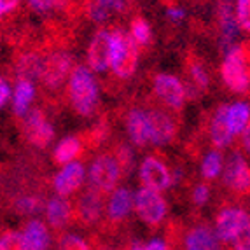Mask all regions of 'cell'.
Returning a JSON list of instances; mask_svg holds the SVG:
<instances>
[{
  "mask_svg": "<svg viewBox=\"0 0 250 250\" xmlns=\"http://www.w3.org/2000/svg\"><path fill=\"white\" fill-rule=\"evenodd\" d=\"M222 81L228 88L236 95L249 93L250 86V70H249V54L245 46L233 44L224 51V58L221 65Z\"/></svg>",
  "mask_w": 250,
  "mask_h": 250,
  "instance_id": "2",
  "label": "cell"
},
{
  "mask_svg": "<svg viewBox=\"0 0 250 250\" xmlns=\"http://www.w3.org/2000/svg\"><path fill=\"white\" fill-rule=\"evenodd\" d=\"M191 198L192 203L196 205V207H205L210 201V198H212V189H210V186L207 182H200L192 189Z\"/></svg>",
  "mask_w": 250,
  "mask_h": 250,
  "instance_id": "35",
  "label": "cell"
},
{
  "mask_svg": "<svg viewBox=\"0 0 250 250\" xmlns=\"http://www.w3.org/2000/svg\"><path fill=\"white\" fill-rule=\"evenodd\" d=\"M212 228L222 245H231L240 234L250 231V213L245 207L228 205L217 212Z\"/></svg>",
  "mask_w": 250,
  "mask_h": 250,
  "instance_id": "5",
  "label": "cell"
},
{
  "mask_svg": "<svg viewBox=\"0 0 250 250\" xmlns=\"http://www.w3.org/2000/svg\"><path fill=\"white\" fill-rule=\"evenodd\" d=\"M189 77H191V83L194 84V88L196 89L208 88L210 75H208V72H207V68H205L200 62L189 63Z\"/></svg>",
  "mask_w": 250,
  "mask_h": 250,
  "instance_id": "31",
  "label": "cell"
},
{
  "mask_svg": "<svg viewBox=\"0 0 250 250\" xmlns=\"http://www.w3.org/2000/svg\"><path fill=\"white\" fill-rule=\"evenodd\" d=\"M23 133L25 138L35 147H46L53 142L54 128L49 123L44 112L39 108H32L25 117H23Z\"/></svg>",
  "mask_w": 250,
  "mask_h": 250,
  "instance_id": "13",
  "label": "cell"
},
{
  "mask_svg": "<svg viewBox=\"0 0 250 250\" xmlns=\"http://www.w3.org/2000/svg\"><path fill=\"white\" fill-rule=\"evenodd\" d=\"M11 91H13L11 84L7 83V79H4V77L0 75V108H4L5 105L9 104V100H11Z\"/></svg>",
  "mask_w": 250,
  "mask_h": 250,
  "instance_id": "38",
  "label": "cell"
},
{
  "mask_svg": "<svg viewBox=\"0 0 250 250\" xmlns=\"http://www.w3.org/2000/svg\"><path fill=\"white\" fill-rule=\"evenodd\" d=\"M5 14V9H4V5H2V2H0V18L4 16Z\"/></svg>",
  "mask_w": 250,
  "mask_h": 250,
  "instance_id": "43",
  "label": "cell"
},
{
  "mask_svg": "<svg viewBox=\"0 0 250 250\" xmlns=\"http://www.w3.org/2000/svg\"><path fill=\"white\" fill-rule=\"evenodd\" d=\"M126 250H129V249H126Z\"/></svg>",
  "mask_w": 250,
  "mask_h": 250,
  "instance_id": "44",
  "label": "cell"
},
{
  "mask_svg": "<svg viewBox=\"0 0 250 250\" xmlns=\"http://www.w3.org/2000/svg\"><path fill=\"white\" fill-rule=\"evenodd\" d=\"M129 250H171L170 242L161 234H154V236L147 238V240H135Z\"/></svg>",
  "mask_w": 250,
  "mask_h": 250,
  "instance_id": "29",
  "label": "cell"
},
{
  "mask_svg": "<svg viewBox=\"0 0 250 250\" xmlns=\"http://www.w3.org/2000/svg\"><path fill=\"white\" fill-rule=\"evenodd\" d=\"M222 168H224V154L222 150L212 149L201 158L200 173L203 180H217L221 177Z\"/></svg>",
  "mask_w": 250,
  "mask_h": 250,
  "instance_id": "26",
  "label": "cell"
},
{
  "mask_svg": "<svg viewBox=\"0 0 250 250\" xmlns=\"http://www.w3.org/2000/svg\"><path fill=\"white\" fill-rule=\"evenodd\" d=\"M89 18H91V21H95V23H98V25H104V23H107L108 18H110V13H108V9H105L104 5L96 4V2H91L89 4Z\"/></svg>",
  "mask_w": 250,
  "mask_h": 250,
  "instance_id": "36",
  "label": "cell"
},
{
  "mask_svg": "<svg viewBox=\"0 0 250 250\" xmlns=\"http://www.w3.org/2000/svg\"><path fill=\"white\" fill-rule=\"evenodd\" d=\"M110 34H112V54H110L108 70L119 79H129L137 72L140 47L131 41V37L125 30L114 28L110 30Z\"/></svg>",
  "mask_w": 250,
  "mask_h": 250,
  "instance_id": "3",
  "label": "cell"
},
{
  "mask_svg": "<svg viewBox=\"0 0 250 250\" xmlns=\"http://www.w3.org/2000/svg\"><path fill=\"white\" fill-rule=\"evenodd\" d=\"M86 184V167L84 163L75 159L67 165H62L53 177V191L56 196L72 198L81 191Z\"/></svg>",
  "mask_w": 250,
  "mask_h": 250,
  "instance_id": "9",
  "label": "cell"
},
{
  "mask_svg": "<svg viewBox=\"0 0 250 250\" xmlns=\"http://www.w3.org/2000/svg\"><path fill=\"white\" fill-rule=\"evenodd\" d=\"M177 135V123L168 112L161 108L149 110V144L154 147H165L173 142Z\"/></svg>",
  "mask_w": 250,
  "mask_h": 250,
  "instance_id": "14",
  "label": "cell"
},
{
  "mask_svg": "<svg viewBox=\"0 0 250 250\" xmlns=\"http://www.w3.org/2000/svg\"><path fill=\"white\" fill-rule=\"evenodd\" d=\"M138 179L140 186L152 191L165 192L170 188H173L171 180V170L163 159L158 156H146L138 167Z\"/></svg>",
  "mask_w": 250,
  "mask_h": 250,
  "instance_id": "7",
  "label": "cell"
},
{
  "mask_svg": "<svg viewBox=\"0 0 250 250\" xmlns=\"http://www.w3.org/2000/svg\"><path fill=\"white\" fill-rule=\"evenodd\" d=\"M152 91L171 110H180L188 102V88L180 77L173 74H158L152 81Z\"/></svg>",
  "mask_w": 250,
  "mask_h": 250,
  "instance_id": "8",
  "label": "cell"
},
{
  "mask_svg": "<svg viewBox=\"0 0 250 250\" xmlns=\"http://www.w3.org/2000/svg\"><path fill=\"white\" fill-rule=\"evenodd\" d=\"M167 18L171 23H182L186 20V11L179 5H170V7H167Z\"/></svg>",
  "mask_w": 250,
  "mask_h": 250,
  "instance_id": "39",
  "label": "cell"
},
{
  "mask_svg": "<svg viewBox=\"0 0 250 250\" xmlns=\"http://www.w3.org/2000/svg\"><path fill=\"white\" fill-rule=\"evenodd\" d=\"M104 205L105 200L100 192L88 188V191L83 192V196L74 207V215L79 217L83 224H95L104 215Z\"/></svg>",
  "mask_w": 250,
  "mask_h": 250,
  "instance_id": "19",
  "label": "cell"
},
{
  "mask_svg": "<svg viewBox=\"0 0 250 250\" xmlns=\"http://www.w3.org/2000/svg\"><path fill=\"white\" fill-rule=\"evenodd\" d=\"M93 2H96V4L104 5L105 9H108V13H123L126 9V5H128V2L126 0H93Z\"/></svg>",
  "mask_w": 250,
  "mask_h": 250,
  "instance_id": "37",
  "label": "cell"
},
{
  "mask_svg": "<svg viewBox=\"0 0 250 250\" xmlns=\"http://www.w3.org/2000/svg\"><path fill=\"white\" fill-rule=\"evenodd\" d=\"M217 13H219V26H221V34H222V44L228 49L233 44H236L234 41L240 35V28H238V23L234 20V13H233V2L231 0H222L221 4H219V7H217Z\"/></svg>",
  "mask_w": 250,
  "mask_h": 250,
  "instance_id": "24",
  "label": "cell"
},
{
  "mask_svg": "<svg viewBox=\"0 0 250 250\" xmlns=\"http://www.w3.org/2000/svg\"><path fill=\"white\" fill-rule=\"evenodd\" d=\"M81 152H83V144H81L79 137L68 135V137L62 138V140L54 146L53 158H54V161L62 167V165H67V163L79 159Z\"/></svg>",
  "mask_w": 250,
  "mask_h": 250,
  "instance_id": "25",
  "label": "cell"
},
{
  "mask_svg": "<svg viewBox=\"0 0 250 250\" xmlns=\"http://www.w3.org/2000/svg\"><path fill=\"white\" fill-rule=\"evenodd\" d=\"M126 133L133 146H149V110L140 107L131 108L126 116Z\"/></svg>",
  "mask_w": 250,
  "mask_h": 250,
  "instance_id": "20",
  "label": "cell"
},
{
  "mask_svg": "<svg viewBox=\"0 0 250 250\" xmlns=\"http://www.w3.org/2000/svg\"><path fill=\"white\" fill-rule=\"evenodd\" d=\"M123 177V168L119 159L112 154H102L91 161L86 170V180L89 189L100 192L102 196L108 194L110 191L119 186Z\"/></svg>",
  "mask_w": 250,
  "mask_h": 250,
  "instance_id": "4",
  "label": "cell"
},
{
  "mask_svg": "<svg viewBox=\"0 0 250 250\" xmlns=\"http://www.w3.org/2000/svg\"><path fill=\"white\" fill-rule=\"evenodd\" d=\"M128 35L131 37V41L137 44L138 47L149 46L150 41H152V28H150V23L146 18H135L129 25Z\"/></svg>",
  "mask_w": 250,
  "mask_h": 250,
  "instance_id": "27",
  "label": "cell"
},
{
  "mask_svg": "<svg viewBox=\"0 0 250 250\" xmlns=\"http://www.w3.org/2000/svg\"><path fill=\"white\" fill-rule=\"evenodd\" d=\"M182 250H224L215 231L208 224L191 226L182 236Z\"/></svg>",
  "mask_w": 250,
  "mask_h": 250,
  "instance_id": "18",
  "label": "cell"
},
{
  "mask_svg": "<svg viewBox=\"0 0 250 250\" xmlns=\"http://www.w3.org/2000/svg\"><path fill=\"white\" fill-rule=\"evenodd\" d=\"M0 250H28L18 229H9L0 234Z\"/></svg>",
  "mask_w": 250,
  "mask_h": 250,
  "instance_id": "32",
  "label": "cell"
},
{
  "mask_svg": "<svg viewBox=\"0 0 250 250\" xmlns=\"http://www.w3.org/2000/svg\"><path fill=\"white\" fill-rule=\"evenodd\" d=\"M44 222L49 226L51 231H65L74 219V205L70 198L51 196L42 207Z\"/></svg>",
  "mask_w": 250,
  "mask_h": 250,
  "instance_id": "15",
  "label": "cell"
},
{
  "mask_svg": "<svg viewBox=\"0 0 250 250\" xmlns=\"http://www.w3.org/2000/svg\"><path fill=\"white\" fill-rule=\"evenodd\" d=\"M226 125L233 133L240 137L247 128H250V105L247 100H238L233 104H226Z\"/></svg>",
  "mask_w": 250,
  "mask_h": 250,
  "instance_id": "22",
  "label": "cell"
},
{
  "mask_svg": "<svg viewBox=\"0 0 250 250\" xmlns=\"http://www.w3.org/2000/svg\"><path fill=\"white\" fill-rule=\"evenodd\" d=\"M110 54H112V34L110 30L100 28L89 41L88 53V68L93 74H105L110 67Z\"/></svg>",
  "mask_w": 250,
  "mask_h": 250,
  "instance_id": "11",
  "label": "cell"
},
{
  "mask_svg": "<svg viewBox=\"0 0 250 250\" xmlns=\"http://www.w3.org/2000/svg\"><path fill=\"white\" fill-rule=\"evenodd\" d=\"M234 20L238 23L240 32H249L250 30V0H234L233 4Z\"/></svg>",
  "mask_w": 250,
  "mask_h": 250,
  "instance_id": "30",
  "label": "cell"
},
{
  "mask_svg": "<svg viewBox=\"0 0 250 250\" xmlns=\"http://www.w3.org/2000/svg\"><path fill=\"white\" fill-rule=\"evenodd\" d=\"M56 250H93L89 242L83 234L74 231H65L56 243Z\"/></svg>",
  "mask_w": 250,
  "mask_h": 250,
  "instance_id": "28",
  "label": "cell"
},
{
  "mask_svg": "<svg viewBox=\"0 0 250 250\" xmlns=\"http://www.w3.org/2000/svg\"><path fill=\"white\" fill-rule=\"evenodd\" d=\"M35 83L30 79H18L14 84L13 91H11V105H13V112L18 117H23L32 110V104L35 100Z\"/></svg>",
  "mask_w": 250,
  "mask_h": 250,
  "instance_id": "21",
  "label": "cell"
},
{
  "mask_svg": "<svg viewBox=\"0 0 250 250\" xmlns=\"http://www.w3.org/2000/svg\"><path fill=\"white\" fill-rule=\"evenodd\" d=\"M221 179L226 188L238 194H247L250 189V168L249 161L242 152H231L224 158V168H222Z\"/></svg>",
  "mask_w": 250,
  "mask_h": 250,
  "instance_id": "10",
  "label": "cell"
},
{
  "mask_svg": "<svg viewBox=\"0 0 250 250\" xmlns=\"http://www.w3.org/2000/svg\"><path fill=\"white\" fill-rule=\"evenodd\" d=\"M240 137H242V142H243V150L249 152L250 150V128H247Z\"/></svg>",
  "mask_w": 250,
  "mask_h": 250,
  "instance_id": "42",
  "label": "cell"
},
{
  "mask_svg": "<svg viewBox=\"0 0 250 250\" xmlns=\"http://www.w3.org/2000/svg\"><path fill=\"white\" fill-rule=\"evenodd\" d=\"M20 233L28 250H53L54 234L49 226L39 217H30Z\"/></svg>",
  "mask_w": 250,
  "mask_h": 250,
  "instance_id": "17",
  "label": "cell"
},
{
  "mask_svg": "<svg viewBox=\"0 0 250 250\" xmlns=\"http://www.w3.org/2000/svg\"><path fill=\"white\" fill-rule=\"evenodd\" d=\"M42 207H44V203H42L37 196H21V198H18V201H16V210L21 215L32 217L37 212H41Z\"/></svg>",
  "mask_w": 250,
  "mask_h": 250,
  "instance_id": "33",
  "label": "cell"
},
{
  "mask_svg": "<svg viewBox=\"0 0 250 250\" xmlns=\"http://www.w3.org/2000/svg\"><path fill=\"white\" fill-rule=\"evenodd\" d=\"M229 247L233 250H250V231H245L243 234H240Z\"/></svg>",
  "mask_w": 250,
  "mask_h": 250,
  "instance_id": "40",
  "label": "cell"
},
{
  "mask_svg": "<svg viewBox=\"0 0 250 250\" xmlns=\"http://www.w3.org/2000/svg\"><path fill=\"white\" fill-rule=\"evenodd\" d=\"M68 100L75 112L83 117L93 116L100 104V86L88 65H75L67 79Z\"/></svg>",
  "mask_w": 250,
  "mask_h": 250,
  "instance_id": "1",
  "label": "cell"
},
{
  "mask_svg": "<svg viewBox=\"0 0 250 250\" xmlns=\"http://www.w3.org/2000/svg\"><path fill=\"white\" fill-rule=\"evenodd\" d=\"M224 114H226V104H222L215 108V112H213V116H212V121H210V128H208L210 142L219 150L229 147L234 138L233 133L229 131V128H228V125H226Z\"/></svg>",
  "mask_w": 250,
  "mask_h": 250,
  "instance_id": "23",
  "label": "cell"
},
{
  "mask_svg": "<svg viewBox=\"0 0 250 250\" xmlns=\"http://www.w3.org/2000/svg\"><path fill=\"white\" fill-rule=\"evenodd\" d=\"M0 2H2V5H4L5 13H11V11H14V9L21 4V0H0Z\"/></svg>",
  "mask_w": 250,
  "mask_h": 250,
  "instance_id": "41",
  "label": "cell"
},
{
  "mask_svg": "<svg viewBox=\"0 0 250 250\" xmlns=\"http://www.w3.org/2000/svg\"><path fill=\"white\" fill-rule=\"evenodd\" d=\"M133 213L149 228H159L168 217V201L163 192L140 186L133 191Z\"/></svg>",
  "mask_w": 250,
  "mask_h": 250,
  "instance_id": "6",
  "label": "cell"
},
{
  "mask_svg": "<svg viewBox=\"0 0 250 250\" xmlns=\"http://www.w3.org/2000/svg\"><path fill=\"white\" fill-rule=\"evenodd\" d=\"M133 213V191L126 186H117L107 194L104 205V215L110 222H123Z\"/></svg>",
  "mask_w": 250,
  "mask_h": 250,
  "instance_id": "16",
  "label": "cell"
},
{
  "mask_svg": "<svg viewBox=\"0 0 250 250\" xmlns=\"http://www.w3.org/2000/svg\"><path fill=\"white\" fill-rule=\"evenodd\" d=\"M72 68H74V60H72L70 54L53 53L42 62L41 79L44 86L51 89H58L68 79Z\"/></svg>",
  "mask_w": 250,
  "mask_h": 250,
  "instance_id": "12",
  "label": "cell"
},
{
  "mask_svg": "<svg viewBox=\"0 0 250 250\" xmlns=\"http://www.w3.org/2000/svg\"><path fill=\"white\" fill-rule=\"evenodd\" d=\"M68 0H26L28 7L37 14H47L54 9H60L67 4Z\"/></svg>",
  "mask_w": 250,
  "mask_h": 250,
  "instance_id": "34",
  "label": "cell"
}]
</instances>
